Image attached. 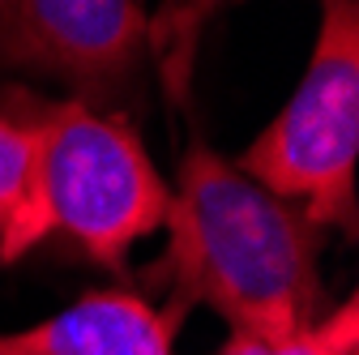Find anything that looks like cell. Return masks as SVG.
Wrapping results in <instances>:
<instances>
[{"label": "cell", "mask_w": 359, "mask_h": 355, "mask_svg": "<svg viewBox=\"0 0 359 355\" xmlns=\"http://www.w3.org/2000/svg\"><path fill=\"white\" fill-rule=\"evenodd\" d=\"M163 232L167 248L146 279L180 321L189 308H210L248 338H291L321 321L330 232L201 138L180 159Z\"/></svg>", "instance_id": "6da1fadb"}, {"label": "cell", "mask_w": 359, "mask_h": 355, "mask_svg": "<svg viewBox=\"0 0 359 355\" xmlns=\"http://www.w3.org/2000/svg\"><path fill=\"white\" fill-rule=\"evenodd\" d=\"M13 116L30 128V180L0 236V265L69 240L103 270L124 274L128 248L163 232L171 201L137 128L81 99L13 103Z\"/></svg>", "instance_id": "7a4b0ae2"}, {"label": "cell", "mask_w": 359, "mask_h": 355, "mask_svg": "<svg viewBox=\"0 0 359 355\" xmlns=\"http://www.w3.org/2000/svg\"><path fill=\"white\" fill-rule=\"evenodd\" d=\"M359 0H321L304 77L236 167L325 232H359Z\"/></svg>", "instance_id": "3957f363"}, {"label": "cell", "mask_w": 359, "mask_h": 355, "mask_svg": "<svg viewBox=\"0 0 359 355\" xmlns=\"http://www.w3.org/2000/svg\"><path fill=\"white\" fill-rule=\"evenodd\" d=\"M146 60V0H0V65L56 81L69 99H120Z\"/></svg>", "instance_id": "277c9868"}, {"label": "cell", "mask_w": 359, "mask_h": 355, "mask_svg": "<svg viewBox=\"0 0 359 355\" xmlns=\"http://www.w3.org/2000/svg\"><path fill=\"white\" fill-rule=\"evenodd\" d=\"M175 313L128 287H99L26 330H0V355H175Z\"/></svg>", "instance_id": "5b68a950"}, {"label": "cell", "mask_w": 359, "mask_h": 355, "mask_svg": "<svg viewBox=\"0 0 359 355\" xmlns=\"http://www.w3.org/2000/svg\"><path fill=\"white\" fill-rule=\"evenodd\" d=\"M227 5L231 0H158V9L150 13V60L158 69L167 103H189L201 34Z\"/></svg>", "instance_id": "8992f818"}, {"label": "cell", "mask_w": 359, "mask_h": 355, "mask_svg": "<svg viewBox=\"0 0 359 355\" xmlns=\"http://www.w3.org/2000/svg\"><path fill=\"white\" fill-rule=\"evenodd\" d=\"M214 355H359V304L355 295H346L317 326H308L304 334H291V338L231 334V342L218 347Z\"/></svg>", "instance_id": "52a82bcc"}, {"label": "cell", "mask_w": 359, "mask_h": 355, "mask_svg": "<svg viewBox=\"0 0 359 355\" xmlns=\"http://www.w3.org/2000/svg\"><path fill=\"white\" fill-rule=\"evenodd\" d=\"M26 180H30V128L13 112H5L0 116V236L9 232L26 197Z\"/></svg>", "instance_id": "ba28073f"}]
</instances>
